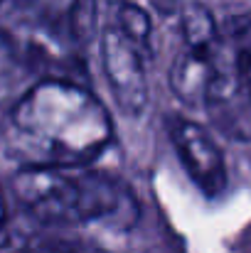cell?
Listing matches in <instances>:
<instances>
[{
  "instance_id": "obj_1",
  "label": "cell",
  "mask_w": 251,
  "mask_h": 253,
  "mask_svg": "<svg viewBox=\"0 0 251 253\" xmlns=\"http://www.w3.org/2000/svg\"><path fill=\"white\" fill-rule=\"evenodd\" d=\"M113 140L108 108L79 82L47 77L12 106L5 148L22 168L77 169L96 160Z\"/></svg>"
},
{
  "instance_id": "obj_2",
  "label": "cell",
  "mask_w": 251,
  "mask_h": 253,
  "mask_svg": "<svg viewBox=\"0 0 251 253\" xmlns=\"http://www.w3.org/2000/svg\"><path fill=\"white\" fill-rule=\"evenodd\" d=\"M10 187L15 199L45 224H103L126 231L141 214L131 187L108 172L20 168Z\"/></svg>"
},
{
  "instance_id": "obj_3",
  "label": "cell",
  "mask_w": 251,
  "mask_h": 253,
  "mask_svg": "<svg viewBox=\"0 0 251 253\" xmlns=\"http://www.w3.org/2000/svg\"><path fill=\"white\" fill-rule=\"evenodd\" d=\"M99 49L101 69L113 93V101L126 116H141L148 106V52L141 49L133 40H128L113 22H103Z\"/></svg>"
},
{
  "instance_id": "obj_4",
  "label": "cell",
  "mask_w": 251,
  "mask_h": 253,
  "mask_svg": "<svg viewBox=\"0 0 251 253\" xmlns=\"http://www.w3.org/2000/svg\"><path fill=\"white\" fill-rule=\"evenodd\" d=\"M167 133L182 168L195 182V187L204 197H219L227 189L229 174H227L224 153L212 138V133L204 126L182 116L167 118Z\"/></svg>"
},
{
  "instance_id": "obj_5",
  "label": "cell",
  "mask_w": 251,
  "mask_h": 253,
  "mask_svg": "<svg viewBox=\"0 0 251 253\" xmlns=\"http://www.w3.org/2000/svg\"><path fill=\"white\" fill-rule=\"evenodd\" d=\"M20 22L64 49L84 47L96 32V0H12Z\"/></svg>"
},
{
  "instance_id": "obj_6",
  "label": "cell",
  "mask_w": 251,
  "mask_h": 253,
  "mask_svg": "<svg viewBox=\"0 0 251 253\" xmlns=\"http://www.w3.org/2000/svg\"><path fill=\"white\" fill-rule=\"evenodd\" d=\"M232 64H234V59H232V52H229L227 42L222 47H217V49L185 47L175 57V62L170 64V74H167L170 91L185 106L204 108V101H207L214 82Z\"/></svg>"
},
{
  "instance_id": "obj_7",
  "label": "cell",
  "mask_w": 251,
  "mask_h": 253,
  "mask_svg": "<svg viewBox=\"0 0 251 253\" xmlns=\"http://www.w3.org/2000/svg\"><path fill=\"white\" fill-rule=\"evenodd\" d=\"M180 32H182L185 47H192V49H217L224 44L214 15L202 2H190L182 7Z\"/></svg>"
},
{
  "instance_id": "obj_8",
  "label": "cell",
  "mask_w": 251,
  "mask_h": 253,
  "mask_svg": "<svg viewBox=\"0 0 251 253\" xmlns=\"http://www.w3.org/2000/svg\"><path fill=\"white\" fill-rule=\"evenodd\" d=\"M108 22H113L128 40H133L141 49H146L151 54V30H153V22H151V15L136 5V2H128V0H118L108 7Z\"/></svg>"
},
{
  "instance_id": "obj_9",
  "label": "cell",
  "mask_w": 251,
  "mask_h": 253,
  "mask_svg": "<svg viewBox=\"0 0 251 253\" xmlns=\"http://www.w3.org/2000/svg\"><path fill=\"white\" fill-rule=\"evenodd\" d=\"M27 253H108L106 249L89 244V241H74V239H50L37 246H32Z\"/></svg>"
},
{
  "instance_id": "obj_10",
  "label": "cell",
  "mask_w": 251,
  "mask_h": 253,
  "mask_svg": "<svg viewBox=\"0 0 251 253\" xmlns=\"http://www.w3.org/2000/svg\"><path fill=\"white\" fill-rule=\"evenodd\" d=\"M5 224V199H2V192H0V229Z\"/></svg>"
},
{
  "instance_id": "obj_11",
  "label": "cell",
  "mask_w": 251,
  "mask_h": 253,
  "mask_svg": "<svg viewBox=\"0 0 251 253\" xmlns=\"http://www.w3.org/2000/svg\"><path fill=\"white\" fill-rule=\"evenodd\" d=\"M2 2H5V0H0V5H2Z\"/></svg>"
},
{
  "instance_id": "obj_12",
  "label": "cell",
  "mask_w": 251,
  "mask_h": 253,
  "mask_svg": "<svg viewBox=\"0 0 251 253\" xmlns=\"http://www.w3.org/2000/svg\"><path fill=\"white\" fill-rule=\"evenodd\" d=\"M25 253H27V251H25Z\"/></svg>"
}]
</instances>
